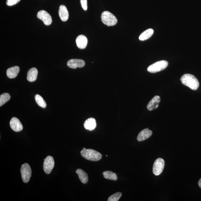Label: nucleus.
Listing matches in <instances>:
<instances>
[{
    "label": "nucleus",
    "mask_w": 201,
    "mask_h": 201,
    "mask_svg": "<svg viewBox=\"0 0 201 201\" xmlns=\"http://www.w3.org/2000/svg\"><path fill=\"white\" fill-rule=\"evenodd\" d=\"M85 65V62L83 60L78 59H72L69 60L67 63V65L72 69L82 68Z\"/></svg>",
    "instance_id": "obj_10"
},
{
    "label": "nucleus",
    "mask_w": 201,
    "mask_h": 201,
    "mask_svg": "<svg viewBox=\"0 0 201 201\" xmlns=\"http://www.w3.org/2000/svg\"><path fill=\"white\" fill-rule=\"evenodd\" d=\"M38 73V70L36 68H31L27 73V80L30 82H33L36 81Z\"/></svg>",
    "instance_id": "obj_17"
},
{
    "label": "nucleus",
    "mask_w": 201,
    "mask_h": 201,
    "mask_svg": "<svg viewBox=\"0 0 201 201\" xmlns=\"http://www.w3.org/2000/svg\"><path fill=\"white\" fill-rule=\"evenodd\" d=\"M180 80L184 85L188 86L193 90H196L199 87V81L193 75L185 74L181 77Z\"/></svg>",
    "instance_id": "obj_1"
},
{
    "label": "nucleus",
    "mask_w": 201,
    "mask_h": 201,
    "mask_svg": "<svg viewBox=\"0 0 201 201\" xmlns=\"http://www.w3.org/2000/svg\"><path fill=\"white\" fill-rule=\"evenodd\" d=\"M35 100L37 104L42 108H45L46 107V103L41 96L37 94L35 97Z\"/></svg>",
    "instance_id": "obj_21"
},
{
    "label": "nucleus",
    "mask_w": 201,
    "mask_h": 201,
    "mask_svg": "<svg viewBox=\"0 0 201 201\" xmlns=\"http://www.w3.org/2000/svg\"><path fill=\"white\" fill-rule=\"evenodd\" d=\"M37 17L38 19L42 21L45 25L49 26L52 24V18L47 12L45 10H41L38 12Z\"/></svg>",
    "instance_id": "obj_8"
},
{
    "label": "nucleus",
    "mask_w": 201,
    "mask_h": 201,
    "mask_svg": "<svg viewBox=\"0 0 201 201\" xmlns=\"http://www.w3.org/2000/svg\"><path fill=\"white\" fill-rule=\"evenodd\" d=\"M103 175L104 177L106 179L116 181L118 179L117 176L115 173L111 171H105L103 172Z\"/></svg>",
    "instance_id": "obj_20"
},
{
    "label": "nucleus",
    "mask_w": 201,
    "mask_h": 201,
    "mask_svg": "<svg viewBox=\"0 0 201 201\" xmlns=\"http://www.w3.org/2000/svg\"><path fill=\"white\" fill-rule=\"evenodd\" d=\"M168 63L166 61H161L151 65L148 67V71L151 73H156L165 69L168 66Z\"/></svg>",
    "instance_id": "obj_4"
},
{
    "label": "nucleus",
    "mask_w": 201,
    "mask_h": 201,
    "mask_svg": "<svg viewBox=\"0 0 201 201\" xmlns=\"http://www.w3.org/2000/svg\"><path fill=\"white\" fill-rule=\"evenodd\" d=\"M20 69L18 66H15L8 69L6 71V75L9 78H14L19 73Z\"/></svg>",
    "instance_id": "obj_16"
},
{
    "label": "nucleus",
    "mask_w": 201,
    "mask_h": 201,
    "mask_svg": "<svg viewBox=\"0 0 201 201\" xmlns=\"http://www.w3.org/2000/svg\"><path fill=\"white\" fill-rule=\"evenodd\" d=\"M122 196V193L120 192H117L111 195L108 199V201H117Z\"/></svg>",
    "instance_id": "obj_23"
},
{
    "label": "nucleus",
    "mask_w": 201,
    "mask_h": 201,
    "mask_svg": "<svg viewBox=\"0 0 201 201\" xmlns=\"http://www.w3.org/2000/svg\"><path fill=\"white\" fill-rule=\"evenodd\" d=\"M76 42L77 47L79 49H83L86 48L88 43V40L85 36L81 35L77 37Z\"/></svg>",
    "instance_id": "obj_13"
},
{
    "label": "nucleus",
    "mask_w": 201,
    "mask_h": 201,
    "mask_svg": "<svg viewBox=\"0 0 201 201\" xmlns=\"http://www.w3.org/2000/svg\"><path fill=\"white\" fill-rule=\"evenodd\" d=\"M83 157L92 161H97L100 160L102 157V155L98 152L93 149H86L83 148L81 152Z\"/></svg>",
    "instance_id": "obj_2"
},
{
    "label": "nucleus",
    "mask_w": 201,
    "mask_h": 201,
    "mask_svg": "<svg viewBox=\"0 0 201 201\" xmlns=\"http://www.w3.org/2000/svg\"><path fill=\"white\" fill-rule=\"evenodd\" d=\"M198 184L199 187L201 188V179L199 181Z\"/></svg>",
    "instance_id": "obj_26"
},
{
    "label": "nucleus",
    "mask_w": 201,
    "mask_h": 201,
    "mask_svg": "<svg viewBox=\"0 0 201 201\" xmlns=\"http://www.w3.org/2000/svg\"><path fill=\"white\" fill-rule=\"evenodd\" d=\"M152 134V132L149 128H146L142 130L139 134L137 137V140L139 142H142L146 140L150 137Z\"/></svg>",
    "instance_id": "obj_11"
},
{
    "label": "nucleus",
    "mask_w": 201,
    "mask_h": 201,
    "mask_svg": "<svg viewBox=\"0 0 201 201\" xmlns=\"http://www.w3.org/2000/svg\"><path fill=\"white\" fill-rule=\"evenodd\" d=\"M21 0H7L6 4L9 6H13L19 2Z\"/></svg>",
    "instance_id": "obj_24"
},
{
    "label": "nucleus",
    "mask_w": 201,
    "mask_h": 201,
    "mask_svg": "<svg viewBox=\"0 0 201 201\" xmlns=\"http://www.w3.org/2000/svg\"><path fill=\"white\" fill-rule=\"evenodd\" d=\"M160 101V96H155L148 104L147 109L149 111L155 110L158 108Z\"/></svg>",
    "instance_id": "obj_12"
},
{
    "label": "nucleus",
    "mask_w": 201,
    "mask_h": 201,
    "mask_svg": "<svg viewBox=\"0 0 201 201\" xmlns=\"http://www.w3.org/2000/svg\"><path fill=\"white\" fill-rule=\"evenodd\" d=\"M76 172L78 175L79 179L82 183L86 184L89 181V176L84 170L81 169H78L76 171Z\"/></svg>",
    "instance_id": "obj_18"
},
{
    "label": "nucleus",
    "mask_w": 201,
    "mask_h": 201,
    "mask_svg": "<svg viewBox=\"0 0 201 201\" xmlns=\"http://www.w3.org/2000/svg\"><path fill=\"white\" fill-rule=\"evenodd\" d=\"M10 126L12 130L15 132H19L23 128L22 123L16 117L12 118L10 120Z\"/></svg>",
    "instance_id": "obj_9"
},
{
    "label": "nucleus",
    "mask_w": 201,
    "mask_h": 201,
    "mask_svg": "<svg viewBox=\"0 0 201 201\" xmlns=\"http://www.w3.org/2000/svg\"><path fill=\"white\" fill-rule=\"evenodd\" d=\"M101 18L102 22L108 26H115L117 22V19L115 16L108 11L103 12Z\"/></svg>",
    "instance_id": "obj_3"
},
{
    "label": "nucleus",
    "mask_w": 201,
    "mask_h": 201,
    "mask_svg": "<svg viewBox=\"0 0 201 201\" xmlns=\"http://www.w3.org/2000/svg\"><path fill=\"white\" fill-rule=\"evenodd\" d=\"M106 156L107 157L108 156H107V155Z\"/></svg>",
    "instance_id": "obj_27"
},
{
    "label": "nucleus",
    "mask_w": 201,
    "mask_h": 201,
    "mask_svg": "<svg viewBox=\"0 0 201 201\" xmlns=\"http://www.w3.org/2000/svg\"><path fill=\"white\" fill-rule=\"evenodd\" d=\"M165 166V161L163 159L159 158L156 159L153 164V172L156 176L160 175L163 172Z\"/></svg>",
    "instance_id": "obj_6"
},
{
    "label": "nucleus",
    "mask_w": 201,
    "mask_h": 201,
    "mask_svg": "<svg viewBox=\"0 0 201 201\" xmlns=\"http://www.w3.org/2000/svg\"><path fill=\"white\" fill-rule=\"evenodd\" d=\"M153 33H154V31L152 29H149L146 30L139 36V39L140 41L147 40L152 36Z\"/></svg>",
    "instance_id": "obj_19"
},
{
    "label": "nucleus",
    "mask_w": 201,
    "mask_h": 201,
    "mask_svg": "<svg viewBox=\"0 0 201 201\" xmlns=\"http://www.w3.org/2000/svg\"><path fill=\"white\" fill-rule=\"evenodd\" d=\"M54 166V161L53 157L50 156H47L44 160L43 170L46 174H50L52 171Z\"/></svg>",
    "instance_id": "obj_7"
},
{
    "label": "nucleus",
    "mask_w": 201,
    "mask_h": 201,
    "mask_svg": "<svg viewBox=\"0 0 201 201\" xmlns=\"http://www.w3.org/2000/svg\"><path fill=\"white\" fill-rule=\"evenodd\" d=\"M97 126L96 120L94 118H90L86 120L84 123L85 128L89 131H92L96 128Z\"/></svg>",
    "instance_id": "obj_15"
},
{
    "label": "nucleus",
    "mask_w": 201,
    "mask_h": 201,
    "mask_svg": "<svg viewBox=\"0 0 201 201\" xmlns=\"http://www.w3.org/2000/svg\"><path fill=\"white\" fill-rule=\"evenodd\" d=\"M20 171L22 181L24 183L29 182L32 174L30 166L29 164L25 163L22 165Z\"/></svg>",
    "instance_id": "obj_5"
},
{
    "label": "nucleus",
    "mask_w": 201,
    "mask_h": 201,
    "mask_svg": "<svg viewBox=\"0 0 201 201\" xmlns=\"http://www.w3.org/2000/svg\"><path fill=\"white\" fill-rule=\"evenodd\" d=\"M59 14L60 18L63 22H66L68 20L69 13L68 10L64 5H61L59 7Z\"/></svg>",
    "instance_id": "obj_14"
},
{
    "label": "nucleus",
    "mask_w": 201,
    "mask_h": 201,
    "mask_svg": "<svg viewBox=\"0 0 201 201\" xmlns=\"http://www.w3.org/2000/svg\"><path fill=\"white\" fill-rule=\"evenodd\" d=\"M80 2L83 9L84 10H87L88 8L87 0H80Z\"/></svg>",
    "instance_id": "obj_25"
},
{
    "label": "nucleus",
    "mask_w": 201,
    "mask_h": 201,
    "mask_svg": "<svg viewBox=\"0 0 201 201\" xmlns=\"http://www.w3.org/2000/svg\"><path fill=\"white\" fill-rule=\"evenodd\" d=\"M10 95L7 93H3L0 96V106L4 105L10 99Z\"/></svg>",
    "instance_id": "obj_22"
}]
</instances>
